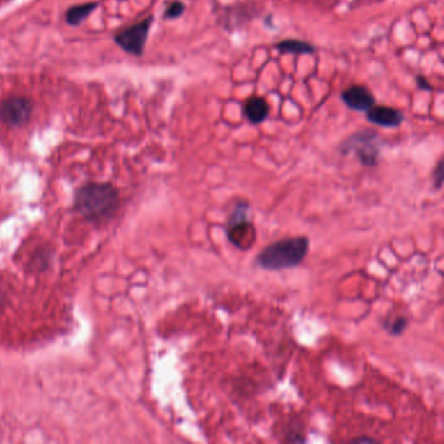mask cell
Wrapping results in <instances>:
<instances>
[{
	"label": "cell",
	"mask_w": 444,
	"mask_h": 444,
	"mask_svg": "<svg viewBox=\"0 0 444 444\" xmlns=\"http://www.w3.org/2000/svg\"><path fill=\"white\" fill-rule=\"evenodd\" d=\"M95 7H97L95 3H85V4H80V6H74L67 12L65 20L69 25H79L81 21L85 20L93 12Z\"/></svg>",
	"instance_id": "cell-11"
},
{
	"label": "cell",
	"mask_w": 444,
	"mask_h": 444,
	"mask_svg": "<svg viewBox=\"0 0 444 444\" xmlns=\"http://www.w3.org/2000/svg\"><path fill=\"white\" fill-rule=\"evenodd\" d=\"M366 113V119L370 124L382 128H397L404 122V114L400 110L384 104H374Z\"/></svg>",
	"instance_id": "cell-8"
},
{
	"label": "cell",
	"mask_w": 444,
	"mask_h": 444,
	"mask_svg": "<svg viewBox=\"0 0 444 444\" xmlns=\"http://www.w3.org/2000/svg\"><path fill=\"white\" fill-rule=\"evenodd\" d=\"M186 10V6L184 3H181L180 0H175V1H171L167 8L165 10V19L167 20H175L179 19Z\"/></svg>",
	"instance_id": "cell-12"
},
{
	"label": "cell",
	"mask_w": 444,
	"mask_h": 444,
	"mask_svg": "<svg viewBox=\"0 0 444 444\" xmlns=\"http://www.w3.org/2000/svg\"><path fill=\"white\" fill-rule=\"evenodd\" d=\"M433 180H434L435 188L439 189L442 186V183H443V159H441L439 163L435 167Z\"/></svg>",
	"instance_id": "cell-14"
},
{
	"label": "cell",
	"mask_w": 444,
	"mask_h": 444,
	"mask_svg": "<svg viewBox=\"0 0 444 444\" xmlns=\"http://www.w3.org/2000/svg\"><path fill=\"white\" fill-rule=\"evenodd\" d=\"M386 327H387V330L390 331L393 335H399V334H402V332L405 330V327H406V320L403 318V317H399V318H396V320H393L391 324H386Z\"/></svg>",
	"instance_id": "cell-13"
},
{
	"label": "cell",
	"mask_w": 444,
	"mask_h": 444,
	"mask_svg": "<svg viewBox=\"0 0 444 444\" xmlns=\"http://www.w3.org/2000/svg\"><path fill=\"white\" fill-rule=\"evenodd\" d=\"M151 24H153V17L150 16L145 20L128 28L126 31H122L120 34H117L115 37V41L124 51L140 56V55H142L144 49H145Z\"/></svg>",
	"instance_id": "cell-6"
},
{
	"label": "cell",
	"mask_w": 444,
	"mask_h": 444,
	"mask_svg": "<svg viewBox=\"0 0 444 444\" xmlns=\"http://www.w3.org/2000/svg\"><path fill=\"white\" fill-rule=\"evenodd\" d=\"M309 252V240L299 238H281L270 244L257 257L259 268L265 270H284L296 268Z\"/></svg>",
	"instance_id": "cell-1"
},
{
	"label": "cell",
	"mask_w": 444,
	"mask_h": 444,
	"mask_svg": "<svg viewBox=\"0 0 444 444\" xmlns=\"http://www.w3.org/2000/svg\"><path fill=\"white\" fill-rule=\"evenodd\" d=\"M341 101L353 111H368L375 104V98L372 92L363 85H352L343 90Z\"/></svg>",
	"instance_id": "cell-7"
},
{
	"label": "cell",
	"mask_w": 444,
	"mask_h": 444,
	"mask_svg": "<svg viewBox=\"0 0 444 444\" xmlns=\"http://www.w3.org/2000/svg\"><path fill=\"white\" fill-rule=\"evenodd\" d=\"M31 102L25 97H8L0 104V120L8 126H22L31 120Z\"/></svg>",
	"instance_id": "cell-5"
},
{
	"label": "cell",
	"mask_w": 444,
	"mask_h": 444,
	"mask_svg": "<svg viewBox=\"0 0 444 444\" xmlns=\"http://www.w3.org/2000/svg\"><path fill=\"white\" fill-rule=\"evenodd\" d=\"M353 442H360L361 443V442H375V441L372 439V438H359V439H354Z\"/></svg>",
	"instance_id": "cell-16"
},
{
	"label": "cell",
	"mask_w": 444,
	"mask_h": 444,
	"mask_svg": "<svg viewBox=\"0 0 444 444\" xmlns=\"http://www.w3.org/2000/svg\"><path fill=\"white\" fill-rule=\"evenodd\" d=\"M119 197L110 184H89L77 192L76 208L90 220L111 217L117 208Z\"/></svg>",
	"instance_id": "cell-2"
},
{
	"label": "cell",
	"mask_w": 444,
	"mask_h": 444,
	"mask_svg": "<svg viewBox=\"0 0 444 444\" xmlns=\"http://www.w3.org/2000/svg\"><path fill=\"white\" fill-rule=\"evenodd\" d=\"M275 49L281 54H290V55H313L317 51V49L309 42L288 38L275 43Z\"/></svg>",
	"instance_id": "cell-10"
},
{
	"label": "cell",
	"mask_w": 444,
	"mask_h": 444,
	"mask_svg": "<svg viewBox=\"0 0 444 444\" xmlns=\"http://www.w3.org/2000/svg\"><path fill=\"white\" fill-rule=\"evenodd\" d=\"M416 83H417V86L421 89V90H424V92H433L434 90V88H433V85L427 81V79L422 76V74H418V76H416Z\"/></svg>",
	"instance_id": "cell-15"
},
{
	"label": "cell",
	"mask_w": 444,
	"mask_h": 444,
	"mask_svg": "<svg viewBox=\"0 0 444 444\" xmlns=\"http://www.w3.org/2000/svg\"><path fill=\"white\" fill-rule=\"evenodd\" d=\"M381 135L372 129H362L347 137L339 150L341 154H354L365 167L378 165L381 156Z\"/></svg>",
	"instance_id": "cell-3"
},
{
	"label": "cell",
	"mask_w": 444,
	"mask_h": 444,
	"mask_svg": "<svg viewBox=\"0 0 444 444\" xmlns=\"http://www.w3.org/2000/svg\"><path fill=\"white\" fill-rule=\"evenodd\" d=\"M228 240L238 249L252 248L256 240V231L250 220L248 202H238L233 207L232 214L228 217L227 222Z\"/></svg>",
	"instance_id": "cell-4"
},
{
	"label": "cell",
	"mask_w": 444,
	"mask_h": 444,
	"mask_svg": "<svg viewBox=\"0 0 444 444\" xmlns=\"http://www.w3.org/2000/svg\"><path fill=\"white\" fill-rule=\"evenodd\" d=\"M242 114L249 123L254 125L262 124L269 117V104L262 97H250L242 106Z\"/></svg>",
	"instance_id": "cell-9"
}]
</instances>
